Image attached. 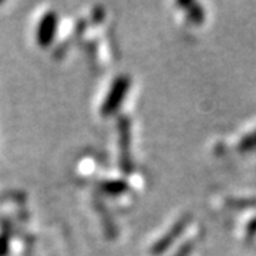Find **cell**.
Returning <instances> with one entry per match:
<instances>
[{
    "label": "cell",
    "mask_w": 256,
    "mask_h": 256,
    "mask_svg": "<svg viewBox=\"0 0 256 256\" xmlns=\"http://www.w3.org/2000/svg\"><path fill=\"white\" fill-rule=\"evenodd\" d=\"M131 86V80L128 76H118L110 87V92L107 94L106 100L101 106V114L102 116H111L112 112L118 110L122 100L126 98L128 90Z\"/></svg>",
    "instance_id": "obj_1"
},
{
    "label": "cell",
    "mask_w": 256,
    "mask_h": 256,
    "mask_svg": "<svg viewBox=\"0 0 256 256\" xmlns=\"http://www.w3.org/2000/svg\"><path fill=\"white\" fill-rule=\"evenodd\" d=\"M188 222H190V216H184L178 222H175L174 226L170 229L168 232H165L164 235L161 236V239L156 240V244L152 245L151 254L152 255H161V254H164L165 250L174 244L175 239L178 238L184 230H185V226L188 225Z\"/></svg>",
    "instance_id": "obj_2"
},
{
    "label": "cell",
    "mask_w": 256,
    "mask_h": 256,
    "mask_svg": "<svg viewBox=\"0 0 256 256\" xmlns=\"http://www.w3.org/2000/svg\"><path fill=\"white\" fill-rule=\"evenodd\" d=\"M57 30V14L56 12L50 10L40 20V24L37 28V43L40 47H48L53 42Z\"/></svg>",
    "instance_id": "obj_3"
},
{
    "label": "cell",
    "mask_w": 256,
    "mask_h": 256,
    "mask_svg": "<svg viewBox=\"0 0 256 256\" xmlns=\"http://www.w3.org/2000/svg\"><path fill=\"white\" fill-rule=\"evenodd\" d=\"M120 131V146H121V168L124 172H130L132 164H131V154H130V142H131V134H130V121L126 117H121L118 121Z\"/></svg>",
    "instance_id": "obj_4"
},
{
    "label": "cell",
    "mask_w": 256,
    "mask_h": 256,
    "mask_svg": "<svg viewBox=\"0 0 256 256\" xmlns=\"http://www.w3.org/2000/svg\"><path fill=\"white\" fill-rule=\"evenodd\" d=\"M101 190L106 191L107 194H120V192L127 190V184L124 181H104L101 184Z\"/></svg>",
    "instance_id": "obj_5"
},
{
    "label": "cell",
    "mask_w": 256,
    "mask_h": 256,
    "mask_svg": "<svg viewBox=\"0 0 256 256\" xmlns=\"http://www.w3.org/2000/svg\"><path fill=\"white\" fill-rule=\"evenodd\" d=\"M256 146V131L255 132H252V134H249L246 137L242 140V142H240V150L242 151H248V150H254Z\"/></svg>",
    "instance_id": "obj_6"
},
{
    "label": "cell",
    "mask_w": 256,
    "mask_h": 256,
    "mask_svg": "<svg viewBox=\"0 0 256 256\" xmlns=\"http://www.w3.org/2000/svg\"><path fill=\"white\" fill-rule=\"evenodd\" d=\"M192 252V242H185L172 256H190Z\"/></svg>",
    "instance_id": "obj_7"
},
{
    "label": "cell",
    "mask_w": 256,
    "mask_h": 256,
    "mask_svg": "<svg viewBox=\"0 0 256 256\" xmlns=\"http://www.w3.org/2000/svg\"><path fill=\"white\" fill-rule=\"evenodd\" d=\"M9 254V240L4 236H0V256H6Z\"/></svg>",
    "instance_id": "obj_8"
}]
</instances>
